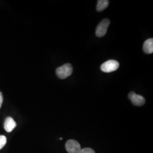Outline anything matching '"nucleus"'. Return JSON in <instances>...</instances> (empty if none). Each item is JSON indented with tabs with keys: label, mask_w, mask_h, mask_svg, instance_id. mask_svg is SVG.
Wrapping results in <instances>:
<instances>
[{
	"label": "nucleus",
	"mask_w": 153,
	"mask_h": 153,
	"mask_svg": "<svg viewBox=\"0 0 153 153\" xmlns=\"http://www.w3.org/2000/svg\"><path fill=\"white\" fill-rule=\"evenodd\" d=\"M73 70V67L71 64H65L59 67L56 71V73L59 78L63 79L71 76Z\"/></svg>",
	"instance_id": "obj_1"
},
{
	"label": "nucleus",
	"mask_w": 153,
	"mask_h": 153,
	"mask_svg": "<svg viewBox=\"0 0 153 153\" xmlns=\"http://www.w3.org/2000/svg\"><path fill=\"white\" fill-rule=\"evenodd\" d=\"M110 25V21L108 19H104L99 23L96 28L95 35L101 38L106 34L107 29Z\"/></svg>",
	"instance_id": "obj_2"
},
{
	"label": "nucleus",
	"mask_w": 153,
	"mask_h": 153,
	"mask_svg": "<svg viewBox=\"0 0 153 153\" xmlns=\"http://www.w3.org/2000/svg\"><path fill=\"white\" fill-rule=\"evenodd\" d=\"M119 68V63L117 61L110 60L104 62L101 66V71L105 73H111L116 71Z\"/></svg>",
	"instance_id": "obj_3"
},
{
	"label": "nucleus",
	"mask_w": 153,
	"mask_h": 153,
	"mask_svg": "<svg viewBox=\"0 0 153 153\" xmlns=\"http://www.w3.org/2000/svg\"><path fill=\"white\" fill-rule=\"evenodd\" d=\"M65 148L69 153H79L81 147L79 142L74 140H69L66 143Z\"/></svg>",
	"instance_id": "obj_4"
},
{
	"label": "nucleus",
	"mask_w": 153,
	"mask_h": 153,
	"mask_svg": "<svg viewBox=\"0 0 153 153\" xmlns=\"http://www.w3.org/2000/svg\"><path fill=\"white\" fill-rule=\"evenodd\" d=\"M128 98L132 102V103L137 106H142L145 103V99L140 95H138L134 91H131L129 94Z\"/></svg>",
	"instance_id": "obj_5"
},
{
	"label": "nucleus",
	"mask_w": 153,
	"mask_h": 153,
	"mask_svg": "<svg viewBox=\"0 0 153 153\" xmlns=\"http://www.w3.org/2000/svg\"><path fill=\"white\" fill-rule=\"evenodd\" d=\"M16 122L11 117H7L4 123V129L7 132H11L16 127Z\"/></svg>",
	"instance_id": "obj_6"
},
{
	"label": "nucleus",
	"mask_w": 153,
	"mask_h": 153,
	"mask_svg": "<svg viewBox=\"0 0 153 153\" xmlns=\"http://www.w3.org/2000/svg\"><path fill=\"white\" fill-rule=\"evenodd\" d=\"M143 49L146 53L151 54L153 52V39H149L146 40L143 45Z\"/></svg>",
	"instance_id": "obj_7"
},
{
	"label": "nucleus",
	"mask_w": 153,
	"mask_h": 153,
	"mask_svg": "<svg viewBox=\"0 0 153 153\" xmlns=\"http://www.w3.org/2000/svg\"><path fill=\"white\" fill-rule=\"evenodd\" d=\"M109 5V1L108 0H99L97 6V10L102 11L104 10Z\"/></svg>",
	"instance_id": "obj_8"
},
{
	"label": "nucleus",
	"mask_w": 153,
	"mask_h": 153,
	"mask_svg": "<svg viewBox=\"0 0 153 153\" xmlns=\"http://www.w3.org/2000/svg\"><path fill=\"white\" fill-rule=\"evenodd\" d=\"M6 142H7L6 137L3 135L0 136V150L2 149L5 146Z\"/></svg>",
	"instance_id": "obj_9"
},
{
	"label": "nucleus",
	"mask_w": 153,
	"mask_h": 153,
	"mask_svg": "<svg viewBox=\"0 0 153 153\" xmlns=\"http://www.w3.org/2000/svg\"><path fill=\"white\" fill-rule=\"evenodd\" d=\"M79 153H95V152L91 148H84L81 149Z\"/></svg>",
	"instance_id": "obj_10"
},
{
	"label": "nucleus",
	"mask_w": 153,
	"mask_h": 153,
	"mask_svg": "<svg viewBox=\"0 0 153 153\" xmlns=\"http://www.w3.org/2000/svg\"><path fill=\"white\" fill-rule=\"evenodd\" d=\"M3 100H4V98H3L2 93L0 91V109H1V107H2V103H3Z\"/></svg>",
	"instance_id": "obj_11"
}]
</instances>
